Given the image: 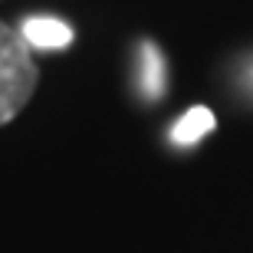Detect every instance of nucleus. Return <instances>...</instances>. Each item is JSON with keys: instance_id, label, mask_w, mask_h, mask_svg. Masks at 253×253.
Instances as JSON below:
<instances>
[{"instance_id": "obj_1", "label": "nucleus", "mask_w": 253, "mask_h": 253, "mask_svg": "<svg viewBox=\"0 0 253 253\" xmlns=\"http://www.w3.org/2000/svg\"><path fill=\"white\" fill-rule=\"evenodd\" d=\"M40 69L23 33L0 20V125L13 122L37 92Z\"/></svg>"}, {"instance_id": "obj_2", "label": "nucleus", "mask_w": 253, "mask_h": 253, "mask_svg": "<svg viewBox=\"0 0 253 253\" xmlns=\"http://www.w3.org/2000/svg\"><path fill=\"white\" fill-rule=\"evenodd\" d=\"M20 33L33 49H63L73 43V27L56 17H30Z\"/></svg>"}, {"instance_id": "obj_3", "label": "nucleus", "mask_w": 253, "mask_h": 253, "mask_svg": "<svg viewBox=\"0 0 253 253\" xmlns=\"http://www.w3.org/2000/svg\"><path fill=\"white\" fill-rule=\"evenodd\" d=\"M214 128V115L207 105H191L188 112L181 115V122L171 128V138L178 145H194L197 138H204L207 131Z\"/></svg>"}, {"instance_id": "obj_4", "label": "nucleus", "mask_w": 253, "mask_h": 253, "mask_svg": "<svg viewBox=\"0 0 253 253\" xmlns=\"http://www.w3.org/2000/svg\"><path fill=\"white\" fill-rule=\"evenodd\" d=\"M141 89L148 99H158L165 92V63H161L158 49L151 43L141 46Z\"/></svg>"}]
</instances>
